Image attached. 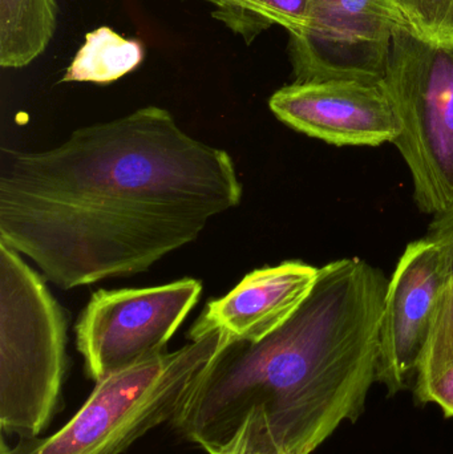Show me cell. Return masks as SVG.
<instances>
[{"mask_svg":"<svg viewBox=\"0 0 453 454\" xmlns=\"http://www.w3.org/2000/svg\"><path fill=\"white\" fill-rule=\"evenodd\" d=\"M401 26L393 0H316L309 28L290 36L295 82H383Z\"/></svg>","mask_w":453,"mask_h":454,"instance_id":"52a82bcc","label":"cell"},{"mask_svg":"<svg viewBox=\"0 0 453 454\" xmlns=\"http://www.w3.org/2000/svg\"><path fill=\"white\" fill-rule=\"evenodd\" d=\"M426 237L441 247L444 259V285L439 296L433 327L417 368L415 395L453 362V207L433 215Z\"/></svg>","mask_w":453,"mask_h":454,"instance_id":"7c38bea8","label":"cell"},{"mask_svg":"<svg viewBox=\"0 0 453 454\" xmlns=\"http://www.w3.org/2000/svg\"><path fill=\"white\" fill-rule=\"evenodd\" d=\"M417 397L422 403H433L447 418H453V362L446 365Z\"/></svg>","mask_w":453,"mask_h":454,"instance_id":"e0dca14e","label":"cell"},{"mask_svg":"<svg viewBox=\"0 0 453 454\" xmlns=\"http://www.w3.org/2000/svg\"><path fill=\"white\" fill-rule=\"evenodd\" d=\"M439 44L453 45V0L449 15H447L443 27H441Z\"/></svg>","mask_w":453,"mask_h":454,"instance_id":"ac0fdd59","label":"cell"},{"mask_svg":"<svg viewBox=\"0 0 453 454\" xmlns=\"http://www.w3.org/2000/svg\"><path fill=\"white\" fill-rule=\"evenodd\" d=\"M318 275L319 267L301 261L254 270L228 295L207 303L188 338L194 340L212 331H223L233 340H261L302 306Z\"/></svg>","mask_w":453,"mask_h":454,"instance_id":"30bf717a","label":"cell"},{"mask_svg":"<svg viewBox=\"0 0 453 454\" xmlns=\"http://www.w3.org/2000/svg\"><path fill=\"white\" fill-rule=\"evenodd\" d=\"M201 293L202 283L186 278L93 294L76 325L77 349L90 378L100 381L167 354V344Z\"/></svg>","mask_w":453,"mask_h":454,"instance_id":"8992f818","label":"cell"},{"mask_svg":"<svg viewBox=\"0 0 453 454\" xmlns=\"http://www.w3.org/2000/svg\"><path fill=\"white\" fill-rule=\"evenodd\" d=\"M269 108L292 129L334 146L377 148L403 129L382 82H294L273 93Z\"/></svg>","mask_w":453,"mask_h":454,"instance_id":"ba28073f","label":"cell"},{"mask_svg":"<svg viewBox=\"0 0 453 454\" xmlns=\"http://www.w3.org/2000/svg\"><path fill=\"white\" fill-rule=\"evenodd\" d=\"M66 319L43 278L0 242V427L34 439L55 415L66 367Z\"/></svg>","mask_w":453,"mask_h":454,"instance_id":"277c9868","label":"cell"},{"mask_svg":"<svg viewBox=\"0 0 453 454\" xmlns=\"http://www.w3.org/2000/svg\"><path fill=\"white\" fill-rule=\"evenodd\" d=\"M231 340L212 331L175 352L96 381L74 418L50 437L2 442L0 454H121L161 424L173 423L186 397Z\"/></svg>","mask_w":453,"mask_h":454,"instance_id":"3957f363","label":"cell"},{"mask_svg":"<svg viewBox=\"0 0 453 454\" xmlns=\"http://www.w3.org/2000/svg\"><path fill=\"white\" fill-rule=\"evenodd\" d=\"M383 85L399 119L394 145L409 168L418 209L453 207V45L431 43L407 26L396 28Z\"/></svg>","mask_w":453,"mask_h":454,"instance_id":"5b68a950","label":"cell"},{"mask_svg":"<svg viewBox=\"0 0 453 454\" xmlns=\"http://www.w3.org/2000/svg\"><path fill=\"white\" fill-rule=\"evenodd\" d=\"M209 454H285L271 439L262 412L252 411L236 434Z\"/></svg>","mask_w":453,"mask_h":454,"instance_id":"2e32d148","label":"cell"},{"mask_svg":"<svg viewBox=\"0 0 453 454\" xmlns=\"http://www.w3.org/2000/svg\"><path fill=\"white\" fill-rule=\"evenodd\" d=\"M228 152L167 109L74 130L56 148L0 151V242L63 290L151 269L238 207Z\"/></svg>","mask_w":453,"mask_h":454,"instance_id":"6da1fadb","label":"cell"},{"mask_svg":"<svg viewBox=\"0 0 453 454\" xmlns=\"http://www.w3.org/2000/svg\"><path fill=\"white\" fill-rule=\"evenodd\" d=\"M56 0H0V66L24 68L45 52L58 27Z\"/></svg>","mask_w":453,"mask_h":454,"instance_id":"8fae6325","label":"cell"},{"mask_svg":"<svg viewBox=\"0 0 453 454\" xmlns=\"http://www.w3.org/2000/svg\"><path fill=\"white\" fill-rule=\"evenodd\" d=\"M143 59L140 42L125 39L109 27H100L87 34L61 82L109 84L135 71Z\"/></svg>","mask_w":453,"mask_h":454,"instance_id":"5bb4252c","label":"cell"},{"mask_svg":"<svg viewBox=\"0 0 453 454\" xmlns=\"http://www.w3.org/2000/svg\"><path fill=\"white\" fill-rule=\"evenodd\" d=\"M441 247L428 237L409 243L388 280L377 381L391 395L417 375L444 285Z\"/></svg>","mask_w":453,"mask_h":454,"instance_id":"9c48e42d","label":"cell"},{"mask_svg":"<svg viewBox=\"0 0 453 454\" xmlns=\"http://www.w3.org/2000/svg\"><path fill=\"white\" fill-rule=\"evenodd\" d=\"M215 5L213 15L247 44L273 26L290 36L303 34L313 18L316 0H205Z\"/></svg>","mask_w":453,"mask_h":454,"instance_id":"4fadbf2b","label":"cell"},{"mask_svg":"<svg viewBox=\"0 0 453 454\" xmlns=\"http://www.w3.org/2000/svg\"><path fill=\"white\" fill-rule=\"evenodd\" d=\"M387 285L382 270L356 256L319 267L310 295L278 330L221 349L172 424L209 452L258 410L282 453H313L363 412Z\"/></svg>","mask_w":453,"mask_h":454,"instance_id":"7a4b0ae2","label":"cell"},{"mask_svg":"<svg viewBox=\"0 0 453 454\" xmlns=\"http://www.w3.org/2000/svg\"><path fill=\"white\" fill-rule=\"evenodd\" d=\"M410 29L422 39L439 43L452 0H393Z\"/></svg>","mask_w":453,"mask_h":454,"instance_id":"9a60e30c","label":"cell"}]
</instances>
